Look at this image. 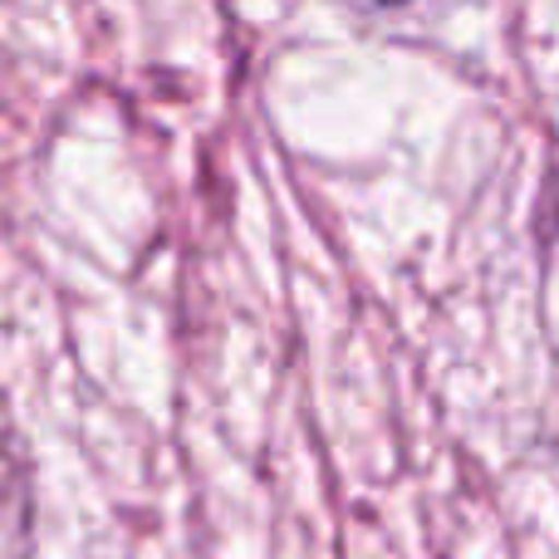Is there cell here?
Segmentation results:
<instances>
[{
    "label": "cell",
    "mask_w": 559,
    "mask_h": 559,
    "mask_svg": "<svg viewBox=\"0 0 559 559\" xmlns=\"http://www.w3.org/2000/svg\"><path fill=\"white\" fill-rule=\"evenodd\" d=\"M378 5H393V0H378Z\"/></svg>",
    "instance_id": "1"
}]
</instances>
